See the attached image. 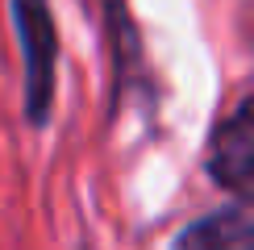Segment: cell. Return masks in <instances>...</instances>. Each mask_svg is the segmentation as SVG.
Masks as SVG:
<instances>
[{
  "mask_svg": "<svg viewBox=\"0 0 254 250\" xmlns=\"http://www.w3.org/2000/svg\"><path fill=\"white\" fill-rule=\"evenodd\" d=\"M171 250H254V204H234L192 221Z\"/></svg>",
  "mask_w": 254,
  "mask_h": 250,
  "instance_id": "cell-3",
  "label": "cell"
},
{
  "mask_svg": "<svg viewBox=\"0 0 254 250\" xmlns=\"http://www.w3.org/2000/svg\"><path fill=\"white\" fill-rule=\"evenodd\" d=\"M208 175L234 192L242 204H254V100H242L208 138Z\"/></svg>",
  "mask_w": 254,
  "mask_h": 250,
  "instance_id": "cell-2",
  "label": "cell"
},
{
  "mask_svg": "<svg viewBox=\"0 0 254 250\" xmlns=\"http://www.w3.org/2000/svg\"><path fill=\"white\" fill-rule=\"evenodd\" d=\"M13 21L25 59V113L29 121H42L55 92V25L46 0H13Z\"/></svg>",
  "mask_w": 254,
  "mask_h": 250,
  "instance_id": "cell-1",
  "label": "cell"
}]
</instances>
